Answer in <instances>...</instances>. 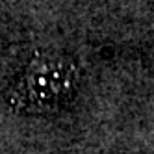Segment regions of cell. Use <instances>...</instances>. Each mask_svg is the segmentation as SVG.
I'll use <instances>...</instances> for the list:
<instances>
[{
  "label": "cell",
  "instance_id": "cell-1",
  "mask_svg": "<svg viewBox=\"0 0 154 154\" xmlns=\"http://www.w3.org/2000/svg\"><path fill=\"white\" fill-rule=\"evenodd\" d=\"M76 84L78 67L71 58L37 52L9 93V104L17 112H52L69 100Z\"/></svg>",
  "mask_w": 154,
  "mask_h": 154
}]
</instances>
